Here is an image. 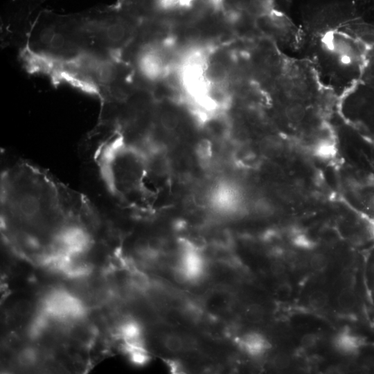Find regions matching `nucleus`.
Returning a JSON list of instances; mask_svg holds the SVG:
<instances>
[{"mask_svg": "<svg viewBox=\"0 0 374 374\" xmlns=\"http://www.w3.org/2000/svg\"><path fill=\"white\" fill-rule=\"evenodd\" d=\"M31 305L27 301H20L16 305V311L22 315L27 314L30 310Z\"/></svg>", "mask_w": 374, "mask_h": 374, "instance_id": "obj_13", "label": "nucleus"}, {"mask_svg": "<svg viewBox=\"0 0 374 374\" xmlns=\"http://www.w3.org/2000/svg\"><path fill=\"white\" fill-rule=\"evenodd\" d=\"M166 344L169 348V350L173 351H177L179 350L182 345L181 339L179 337L175 336L169 337L166 339Z\"/></svg>", "mask_w": 374, "mask_h": 374, "instance_id": "obj_12", "label": "nucleus"}, {"mask_svg": "<svg viewBox=\"0 0 374 374\" xmlns=\"http://www.w3.org/2000/svg\"><path fill=\"white\" fill-rule=\"evenodd\" d=\"M355 297L349 289L343 290L338 296V305L343 310H348L354 305Z\"/></svg>", "mask_w": 374, "mask_h": 374, "instance_id": "obj_7", "label": "nucleus"}, {"mask_svg": "<svg viewBox=\"0 0 374 374\" xmlns=\"http://www.w3.org/2000/svg\"><path fill=\"white\" fill-rule=\"evenodd\" d=\"M238 345L245 353L252 357L262 355L271 348L269 340L257 332L242 335L238 339Z\"/></svg>", "mask_w": 374, "mask_h": 374, "instance_id": "obj_6", "label": "nucleus"}, {"mask_svg": "<svg viewBox=\"0 0 374 374\" xmlns=\"http://www.w3.org/2000/svg\"><path fill=\"white\" fill-rule=\"evenodd\" d=\"M327 296L325 293L317 291L310 296V305L314 309L323 308L327 303Z\"/></svg>", "mask_w": 374, "mask_h": 374, "instance_id": "obj_8", "label": "nucleus"}, {"mask_svg": "<svg viewBox=\"0 0 374 374\" xmlns=\"http://www.w3.org/2000/svg\"><path fill=\"white\" fill-rule=\"evenodd\" d=\"M318 341L317 337L314 334L304 335L301 340V345L304 348H311L315 346Z\"/></svg>", "mask_w": 374, "mask_h": 374, "instance_id": "obj_11", "label": "nucleus"}, {"mask_svg": "<svg viewBox=\"0 0 374 374\" xmlns=\"http://www.w3.org/2000/svg\"><path fill=\"white\" fill-rule=\"evenodd\" d=\"M136 67L141 76L150 81L158 80L163 77L169 62L163 48L155 44L143 45L136 57Z\"/></svg>", "mask_w": 374, "mask_h": 374, "instance_id": "obj_4", "label": "nucleus"}, {"mask_svg": "<svg viewBox=\"0 0 374 374\" xmlns=\"http://www.w3.org/2000/svg\"><path fill=\"white\" fill-rule=\"evenodd\" d=\"M30 37L35 53L51 59L71 62L90 51V46L79 15L43 14Z\"/></svg>", "mask_w": 374, "mask_h": 374, "instance_id": "obj_3", "label": "nucleus"}, {"mask_svg": "<svg viewBox=\"0 0 374 374\" xmlns=\"http://www.w3.org/2000/svg\"><path fill=\"white\" fill-rule=\"evenodd\" d=\"M310 266L315 271H322L327 266V259L322 254H315L310 259Z\"/></svg>", "mask_w": 374, "mask_h": 374, "instance_id": "obj_9", "label": "nucleus"}, {"mask_svg": "<svg viewBox=\"0 0 374 374\" xmlns=\"http://www.w3.org/2000/svg\"><path fill=\"white\" fill-rule=\"evenodd\" d=\"M160 122L162 126L167 129H173L177 123L176 116L172 113L164 112L160 116Z\"/></svg>", "mask_w": 374, "mask_h": 374, "instance_id": "obj_10", "label": "nucleus"}, {"mask_svg": "<svg viewBox=\"0 0 374 374\" xmlns=\"http://www.w3.org/2000/svg\"><path fill=\"white\" fill-rule=\"evenodd\" d=\"M364 343L361 336L348 330L339 331L332 339L333 348L340 354L347 355L357 353Z\"/></svg>", "mask_w": 374, "mask_h": 374, "instance_id": "obj_5", "label": "nucleus"}, {"mask_svg": "<svg viewBox=\"0 0 374 374\" xmlns=\"http://www.w3.org/2000/svg\"><path fill=\"white\" fill-rule=\"evenodd\" d=\"M258 47L249 68L252 79L269 98L282 131L311 136L330 130L339 98L323 87L310 64L269 39Z\"/></svg>", "mask_w": 374, "mask_h": 374, "instance_id": "obj_2", "label": "nucleus"}, {"mask_svg": "<svg viewBox=\"0 0 374 374\" xmlns=\"http://www.w3.org/2000/svg\"><path fill=\"white\" fill-rule=\"evenodd\" d=\"M0 187L2 233L18 251L44 262L82 256L94 245L96 208L46 170L17 162L3 171Z\"/></svg>", "mask_w": 374, "mask_h": 374, "instance_id": "obj_1", "label": "nucleus"}]
</instances>
